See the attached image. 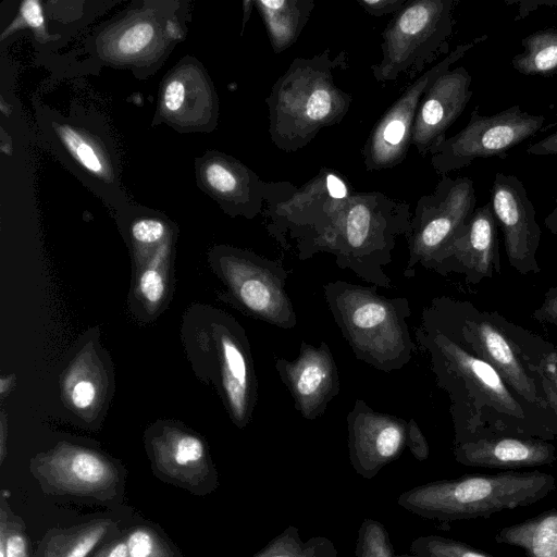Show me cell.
<instances>
[{"label": "cell", "instance_id": "obj_13", "mask_svg": "<svg viewBox=\"0 0 557 557\" xmlns=\"http://www.w3.org/2000/svg\"><path fill=\"white\" fill-rule=\"evenodd\" d=\"M421 318L440 331L462 339L475 351V356L490 363L525 400L542 407L545 405L533 379L522 367L506 336L493 323L467 317L462 323L453 326L436 318L426 308L423 309Z\"/></svg>", "mask_w": 557, "mask_h": 557}, {"label": "cell", "instance_id": "obj_22", "mask_svg": "<svg viewBox=\"0 0 557 557\" xmlns=\"http://www.w3.org/2000/svg\"><path fill=\"white\" fill-rule=\"evenodd\" d=\"M413 557H495L461 541L436 534L416 537L410 544Z\"/></svg>", "mask_w": 557, "mask_h": 557}, {"label": "cell", "instance_id": "obj_9", "mask_svg": "<svg viewBox=\"0 0 557 557\" xmlns=\"http://www.w3.org/2000/svg\"><path fill=\"white\" fill-rule=\"evenodd\" d=\"M231 289L256 319L281 329H293L297 317L285 286L290 273L284 264L252 252H234L224 261Z\"/></svg>", "mask_w": 557, "mask_h": 557}, {"label": "cell", "instance_id": "obj_2", "mask_svg": "<svg viewBox=\"0 0 557 557\" xmlns=\"http://www.w3.org/2000/svg\"><path fill=\"white\" fill-rule=\"evenodd\" d=\"M346 67V52L331 58L329 48L312 58L292 61L265 99L269 134L276 148L297 151L312 141L322 128L343 121L352 96L336 85L334 70Z\"/></svg>", "mask_w": 557, "mask_h": 557}, {"label": "cell", "instance_id": "obj_15", "mask_svg": "<svg viewBox=\"0 0 557 557\" xmlns=\"http://www.w3.org/2000/svg\"><path fill=\"white\" fill-rule=\"evenodd\" d=\"M497 225L491 201L475 209L468 225L430 270L458 272L472 282L491 276L498 268Z\"/></svg>", "mask_w": 557, "mask_h": 557}, {"label": "cell", "instance_id": "obj_17", "mask_svg": "<svg viewBox=\"0 0 557 557\" xmlns=\"http://www.w3.org/2000/svg\"><path fill=\"white\" fill-rule=\"evenodd\" d=\"M222 386L234 421L244 426L250 419L256 399L257 381L245 339L224 332L220 337Z\"/></svg>", "mask_w": 557, "mask_h": 557}, {"label": "cell", "instance_id": "obj_41", "mask_svg": "<svg viewBox=\"0 0 557 557\" xmlns=\"http://www.w3.org/2000/svg\"><path fill=\"white\" fill-rule=\"evenodd\" d=\"M544 225L550 233L557 235V195L553 210L544 219Z\"/></svg>", "mask_w": 557, "mask_h": 557}, {"label": "cell", "instance_id": "obj_21", "mask_svg": "<svg viewBox=\"0 0 557 557\" xmlns=\"http://www.w3.org/2000/svg\"><path fill=\"white\" fill-rule=\"evenodd\" d=\"M251 557H338L334 543L325 536L304 541L298 528L288 525Z\"/></svg>", "mask_w": 557, "mask_h": 557}, {"label": "cell", "instance_id": "obj_39", "mask_svg": "<svg viewBox=\"0 0 557 557\" xmlns=\"http://www.w3.org/2000/svg\"><path fill=\"white\" fill-rule=\"evenodd\" d=\"M1 553L4 557H27L25 539L20 534L8 536L5 543L2 540Z\"/></svg>", "mask_w": 557, "mask_h": 557}, {"label": "cell", "instance_id": "obj_38", "mask_svg": "<svg viewBox=\"0 0 557 557\" xmlns=\"http://www.w3.org/2000/svg\"><path fill=\"white\" fill-rule=\"evenodd\" d=\"M525 152L532 156H557V131L530 145Z\"/></svg>", "mask_w": 557, "mask_h": 557}, {"label": "cell", "instance_id": "obj_10", "mask_svg": "<svg viewBox=\"0 0 557 557\" xmlns=\"http://www.w3.org/2000/svg\"><path fill=\"white\" fill-rule=\"evenodd\" d=\"M346 421L349 461L363 479H373L407 448L409 420L377 412L357 398Z\"/></svg>", "mask_w": 557, "mask_h": 557}, {"label": "cell", "instance_id": "obj_37", "mask_svg": "<svg viewBox=\"0 0 557 557\" xmlns=\"http://www.w3.org/2000/svg\"><path fill=\"white\" fill-rule=\"evenodd\" d=\"M21 15L25 23L33 28L39 29L44 25L42 9L38 1H24L21 5Z\"/></svg>", "mask_w": 557, "mask_h": 557}, {"label": "cell", "instance_id": "obj_31", "mask_svg": "<svg viewBox=\"0 0 557 557\" xmlns=\"http://www.w3.org/2000/svg\"><path fill=\"white\" fill-rule=\"evenodd\" d=\"M407 448L419 461L426 460L430 455L428 441L413 419L409 420Z\"/></svg>", "mask_w": 557, "mask_h": 557}, {"label": "cell", "instance_id": "obj_6", "mask_svg": "<svg viewBox=\"0 0 557 557\" xmlns=\"http://www.w3.org/2000/svg\"><path fill=\"white\" fill-rule=\"evenodd\" d=\"M473 181L467 176L442 175L433 193L419 198L405 236L409 259L406 277L414 275L418 263H433L462 233L475 211Z\"/></svg>", "mask_w": 557, "mask_h": 557}, {"label": "cell", "instance_id": "obj_43", "mask_svg": "<svg viewBox=\"0 0 557 557\" xmlns=\"http://www.w3.org/2000/svg\"><path fill=\"white\" fill-rule=\"evenodd\" d=\"M396 557H413L411 554H400L396 555Z\"/></svg>", "mask_w": 557, "mask_h": 557}, {"label": "cell", "instance_id": "obj_24", "mask_svg": "<svg viewBox=\"0 0 557 557\" xmlns=\"http://www.w3.org/2000/svg\"><path fill=\"white\" fill-rule=\"evenodd\" d=\"M58 132L65 147L81 165L94 174H103L102 159L85 137L69 126H61Z\"/></svg>", "mask_w": 557, "mask_h": 557}, {"label": "cell", "instance_id": "obj_5", "mask_svg": "<svg viewBox=\"0 0 557 557\" xmlns=\"http://www.w3.org/2000/svg\"><path fill=\"white\" fill-rule=\"evenodd\" d=\"M456 0H412L382 32V59L371 66L376 82L414 76L448 50Z\"/></svg>", "mask_w": 557, "mask_h": 557}, {"label": "cell", "instance_id": "obj_19", "mask_svg": "<svg viewBox=\"0 0 557 557\" xmlns=\"http://www.w3.org/2000/svg\"><path fill=\"white\" fill-rule=\"evenodd\" d=\"M495 541L520 548L525 557H557V509L499 529Z\"/></svg>", "mask_w": 557, "mask_h": 557}, {"label": "cell", "instance_id": "obj_30", "mask_svg": "<svg viewBox=\"0 0 557 557\" xmlns=\"http://www.w3.org/2000/svg\"><path fill=\"white\" fill-rule=\"evenodd\" d=\"M139 288L143 296L150 302H158L164 295V281L156 269H147L140 276Z\"/></svg>", "mask_w": 557, "mask_h": 557}, {"label": "cell", "instance_id": "obj_3", "mask_svg": "<svg viewBox=\"0 0 557 557\" xmlns=\"http://www.w3.org/2000/svg\"><path fill=\"white\" fill-rule=\"evenodd\" d=\"M376 287L336 280L323 285V294L356 359L382 372L398 371L416 352L407 322L410 305L405 297L379 294Z\"/></svg>", "mask_w": 557, "mask_h": 557}, {"label": "cell", "instance_id": "obj_12", "mask_svg": "<svg viewBox=\"0 0 557 557\" xmlns=\"http://www.w3.org/2000/svg\"><path fill=\"white\" fill-rule=\"evenodd\" d=\"M274 367L295 409L307 420L321 417L339 394L338 369L325 342L314 346L302 341L295 359L276 358Z\"/></svg>", "mask_w": 557, "mask_h": 557}, {"label": "cell", "instance_id": "obj_18", "mask_svg": "<svg viewBox=\"0 0 557 557\" xmlns=\"http://www.w3.org/2000/svg\"><path fill=\"white\" fill-rule=\"evenodd\" d=\"M265 26L275 53L290 48L310 20L313 0H258L253 1Z\"/></svg>", "mask_w": 557, "mask_h": 557}, {"label": "cell", "instance_id": "obj_16", "mask_svg": "<svg viewBox=\"0 0 557 557\" xmlns=\"http://www.w3.org/2000/svg\"><path fill=\"white\" fill-rule=\"evenodd\" d=\"M455 459L465 466L518 469L553 463L554 445L539 440L518 437L468 438L456 443Z\"/></svg>", "mask_w": 557, "mask_h": 557}, {"label": "cell", "instance_id": "obj_25", "mask_svg": "<svg viewBox=\"0 0 557 557\" xmlns=\"http://www.w3.org/2000/svg\"><path fill=\"white\" fill-rule=\"evenodd\" d=\"M69 473L77 484H96L103 480L107 473L106 465L97 456L81 451L71 460Z\"/></svg>", "mask_w": 557, "mask_h": 557}, {"label": "cell", "instance_id": "obj_28", "mask_svg": "<svg viewBox=\"0 0 557 557\" xmlns=\"http://www.w3.org/2000/svg\"><path fill=\"white\" fill-rule=\"evenodd\" d=\"M202 455V443L195 436L185 435L177 441L173 456L177 465L186 466L199 461Z\"/></svg>", "mask_w": 557, "mask_h": 557}, {"label": "cell", "instance_id": "obj_36", "mask_svg": "<svg viewBox=\"0 0 557 557\" xmlns=\"http://www.w3.org/2000/svg\"><path fill=\"white\" fill-rule=\"evenodd\" d=\"M96 397L95 385L90 381H79L75 384L71 393V399L76 408L85 409L89 407Z\"/></svg>", "mask_w": 557, "mask_h": 557}, {"label": "cell", "instance_id": "obj_23", "mask_svg": "<svg viewBox=\"0 0 557 557\" xmlns=\"http://www.w3.org/2000/svg\"><path fill=\"white\" fill-rule=\"evenodd\" d=\"M355 557H396L385 525L372 518L362 520L357 535Z\"/></svg>", "mask_w": 557, "mask_h": 557}, {"label": "cell", "instance_id": "obj_1", "mask_svg": "<svg viewBox=\"0 0 557 557\" xmlns=\"http://www.w3.org/2000/svg\"><path fill=\"white\" fill-rule=\"evenodd\" d=\"M410 207L381 191H351L345 198L330 195L298 253L299 260L329 252L341 269L352 271L374 286L389 288L383 270L391 263L396 238L410 224Z\"/></svg>", "mask_w": 557, "mask_h": 557}, {"label": "cell", "instance_id": "obj_29", "mask_svg": "<svg viewBox=\"0 0 557 557\" xmlns=\"http://www.w3.org/2000/svg\"><path fill=\"white\" fill-rule=\"evenodd\" d=\"M165 233L164 224L159 220L144 219L135 222L132 226L133 237L143 244L159 242Z\"/></svg>", "mask_w": 557, "mask_h": 557}, {"label": "cell", "instance_id": "obj_11", "mask_svg": "<svg viewBox=\"0 0 557 557\" xmlns=\"http://www.w3.org/2000/svg\"><path fill=\"white\" fill-rule=\"evenodd\" d=\"M491 205L500 227L509 263L521 274L540 271L535 253L541 227L523 183L515 174L497 172L491 188Z\"/></svg>", "mask_w": 557, "mask_h": 557}, {"label": "cell", "instance_id": "obj_32", "mask_svg": "<svg viewBox=\"0 0 557 557\" xmlns=\"http://www.w3.org/2000/svg\"><path fill=\"white\" fill-rule=\"evenodd\" d=\"M102 534L101 528H95L88 532L83 533L76 539L69 550L63 552L57 557H86L87 554L97 544Z\"/></svg>", "mask_w": 557, "mask_h": 557}, {"label": "cell", "instance_id": "obj_7", "mask_svg": "<svg viewBox=\"0 0 557 557\" xmlns=\"http://www.w3.org/2000/svg\"><path fill=\"white\" fill-rule=\"evenodd\" d=\"M544 123L543 115L523 111L519 104L490 115L480 114L475 108L461 131L433 149L431 165L442 176L469 166L476 159L504 157L537 134Z\"/></svg>", "mask_w": 557, "mask_h": 557}, {"label": "cell", "instance_id": "obj_27", "mask_svg": "<svg viewBox=\"0 0 557 557\" xmlns=\"http://www.w3.org/2000/svg\"><path fill=\"white\" fill-rule=\"evenodd\" d=\"M534 371L541 375L542 389L548 406L557 413V354H552L540 362L533 364Z\"/></svg>", "mask_w": 557, "mask_h": 557}, {"label": "cell", "instance_id": "obj_20", "mask_svg": "<svg viewBox=\"0 0 557 557\" xmlns=\"http://www.w3.org/2000/svg\"><path fill=\"white\" fill-rule=\"evenodd\" d=\"M523 51L511 60L513 69L523 75H549L557 71V28L530 34L521 40Z\"/></svg>", "mask_w": 557, "mask_h": 557}, {"label": "cell", "instance_id": "obj_34", "mask_svg": "<svg viewBox=\"0 0 557 557\" xmlns=\"http://www.w3.org/2000/svg\"><path fill=\"white\" fill-rule=\"evenodd\" d=\"M185 99V87L181 81H170L163 91V106L171 113L178 112Z\"/></svg>", "mask_w": 557, "mask_h": 557}, {"label": "cell", "instance_id": "obj_14", "mask_svg": "<svg viewBox=\"0 0 557 557\" xmlns=\"http://www.w3.org/2000/svg\"><path fill=\"white\" fill-rule=\"evenodd\" d=\"M472 76L463 66L443 73L423 95L413 122L410 145L421 157L446 139L447 129L472 98Z\"/></svg>", "mask_w": 557, "mask_h": 557}, {"label": "cell", "instance_id": "obj_42", "mask_svg": "<svg viewBox=\"0 0 557 557\" xmlns=\"http://www.w3.org/2000/svg\"><path fill=\"white\" fill-rule=\"evenodd\" d=\"M107 557H129L127 543L116 544L107 555Z\"/></svg>", "mask_w": 557, "mask_h": 557}, {"label": "cell", "instance_id": "obj_40", "mask_svg": "<svg viewBox=\"0 0 557 557\" xmlns=\"http://www.w3.org/2000/svg\"><path fill=\"white\" fill-rule=\"evenodd\" d=\"M540 317L545 318L547 320H557V294L545 301L541 309Z\"/></svg>", "mask_w": 557, "mask_h": 557}, {"label": "cell", "instance_id": "obj_8", "mask_svg": "<svg viewBox=\"0 0 557 557\" xmlns=\"http://www.w3.org/2000/svg\"><path fill=\"white\" fill-rule=\"evenodd\" d=\"M487 39L483 34L458 45L444 59L416 78L372 127L361 154L367 171L392 169L407 157L413 122L420 101L429 87L472 48Z\"/></svg>", "mask_w": 557, "mask_h": 557}, {"label": "cell", "instance_id": "obj_4", "mask_svg": "<svg viewBox=\"0 0 557 557\" xmlns=\"http://www.w3.org/2000/svg\"><path fill=\"white\" fill-rule=\"evenodd\" d=\"M555 488L556 479L539 471L471 474L411 487L397 504L421 518L453 522L530 506Z\"/></svg>", "mask_w": 557, "mask_h": 557}, {"label": "cell", "instance_id": "obj_33", "mask_svg": "<svg viewBox=\"0 0 557 557\" xmlns=\"http://www.w3.org/2000/svg\"><path fill=\"white\" fill-rule=\"evenodd\" d=\"M357 3L369 15L382 17L391 13H397L404 8L407 0H357Z\"/></svg>", "mask_w": 557, "mask_h": 557}, {"label": "cell", "instance_id": "obj_26", "mask_svg": "<svg viewBox=\"0 0 557 557\" xmlns=\"http://www.w3.org/2000/svg\"><path fill=\"white\" fill-rule=\"evenodd\" d=\"M153 35L154 29L151 24H135L120 37L117 48L123 54H136L151 42Z\"/></svg>", "mask_w": 557, "mask_h": 557}, {"label": "cell", "instance_id": "obj_35", "mask_svg": "<svg viewBox=\"0 0 557 557\" xmlns=\"http://www.w3.org/2000/svg\"><path fill=\"white\" fill-rule=\"evenodd\" d=\"M129 557H149L153 544L150 534L145 530L133 532L127 541Z\"/></svg>", "mask_w": 557, "mask_h": 557}]
</instances>
